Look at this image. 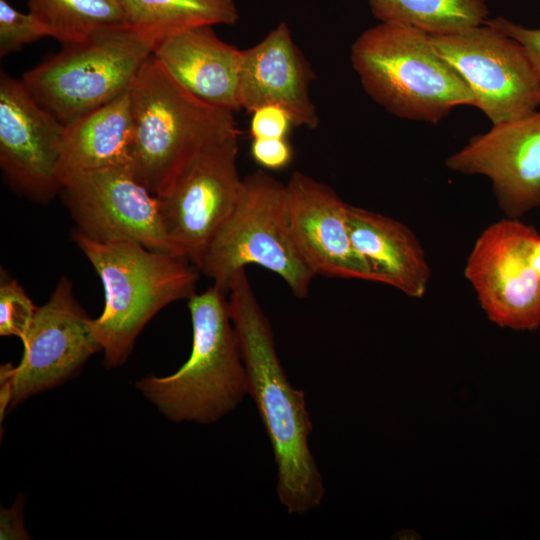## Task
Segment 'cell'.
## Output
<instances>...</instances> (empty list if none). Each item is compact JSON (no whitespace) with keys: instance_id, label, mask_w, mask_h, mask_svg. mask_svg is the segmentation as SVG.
I'll return each mask as SVG.
<instances>
[{"instance_id":"obj_1","label":"cell","mask_w":540,"mask_h":540,"mask_svg":"<svg viewBox=\"0 0 540 540\" xmlns=\"http://www.w3.org/2000/svg\"><path fill=\"white\" fill-rule=\"evenodd\" d=\"M229 312L253 399L270 441L276 465V493L291 515L317 508L325 494L322 475L310 450L313 423L305 393L289 381L279 360L272 327L245 269L230 285Z\"/></svg>"},{"instance_id":"obj_2","label":"cell","mask_w":540,"mask_h":540,"mask_svg":"<svg viewBox=\"0 0 540 540\" xmlns=\"http://www.w3.org/2000/svg\"><path fill=\"white\" fill-rule=\"evenodd\" d=\"M133 123L130 169L158 195L201 150L239 136L234 112L182 87L151 55L129 89Z\"/></svg>"},{"instance_id":"obj_3","label":"cell","mask_w":540,"mask_h":540,"mask_svg":"<svg viewBox=\"0 0 540 540\" xmlns=\"http://www.w3.org/2000/svg\"><path fill=\"white\" fill-rule=\"evenodd\" d=\"M72 237L102 281L104 308L92 328L105 366L118 367L156 313L196 293L200 271L183 258L136 243L98 242L76 231Z\"/></svg>"},{"instance_id":"obj_4","label":"cell","mask_w":540,"mask_h":540,"mask_svg":"<svg viewBox=\"0 0 540 540\" xmlns=\"http://www.w3.org/2000/svg\"><path fill=\"white\" fill-rule=\"evenodd\" d=\"M227 293L212 284L188 299L192 350L172 375L148 376L138 390L169 420L212 424L248 394L247 374L231 320Z\"/></svg>"},{"instance_id":"obj_5","label":"cell","mask_w":540,"mask_h":540,"mask_svg":"<svg viewBox=\"0 0 540 540\" xmlns=\"http://www.w3.org/2000/svg\"><path fill=\"white\" fill-rule=\"evenodd\" d=\"M351 63L366 93L390 113L436 124L475 98L458 72L415 28L384 23L363 32Z\"/></svg>"},{"instance_id":"obj_6","label":"cell","mask_w":540,"mask_h":540,"mask_svg":"<svg viewBox=\"0 0 540 540\" xmlns=\"http://www.w3.org/2000/svg\"><path fill=\"white\" fill-rule=\"evenodd\" d=\"M153 46L126 24L99 29L27 71L21 81L61 124L129 91Z\"/></svg>"},{"instance_id":"obj_7","label":"cell","mask_w":540,"mask_h":540,"mask_svg":"<svg viewBox=\"0 0 540 540\" xmlns=\"http://www.w3.org/2000/svg\"><path fill=\"white\" fill-rule=\"evenodd\" d=\"M251 264L277 274L298 298L308 297L316 276L292 239L285 184L261 170L243 179L241 197L198 270L228 293L236 273Z\"/></svg>"},{"instance_id":"obj_8","label":"cell","mask_w":540,"mask_h":540,"mask_svg":"<svg viewBox=\"0 0 540 540\" xmlns=\"http://www.w3.org/2000/svg\"><path fill=\"white\" fill-rule=\"evenodd\" d=\"M238 149V136L212 143L156 195L170 241L180 257L197 268L241 197Z\"/></svg>"},{"instance_id":"obj_9","label":"cell","mask_w":540,"mask_h":540,"mask_svg":"<svg viewBox=\"0 0 540 540\" xmlns=\"http://www.w3.org/2000/svg\"><path fill=\"white\" fill-rule=\"evenodd\" d=\"M23 356L17 366H1V420L30 396L51 389L73 376L102 347L92 319L75 300L72 285L62 277L49 300L37 307L21 339Z\"/></svg>"},{"instance_id":"obj_10","label":"cell","mask_w":540,"mask_h":540,"mask_svg":"<svg viewBox=\"0 0 540 540\" xmlns=\"http://www.w3.org/2000/svg\"><path fill=\"white\" fill-rule=\"evenodd\" d=\"M61 183L74 231L98 242H131L180 257L166 233L157 197L129 165L68 174Z\"/></svg>"},{"instance_id":"obj_11","label":"cell","mask_w":540,"mask_h":540,"mask_svg":"<svg viewBox=\"0 0 540 540\" xmlns=\"http://www.w3.org/2000/svg\"><path fill=\"white\" fill-rule=\"evenodd\" d=\"M429 38L470 88L475 107L493 124L530 114L540 105L537 75L514 39L485 24Z\"/></svg>"},{"instance_id":"obj_12","label":"cell","mask_w":540,"mask_h":540,"mask_svg":"<svg viewBox=\"0 0 540 540\" xmlns=\"http://www.w3.org/2000/svg\"><path fill=\"white\" fill-rule=\"evenodd\" d=\"M539 234L517 219L488 226L476 239L464 275L488 318L500 327L540 326V278L531 254Z\"/></svg>"},{"instance_id":"obj_13","label":"cell","mask_w":540,"mask_h":540,"mask_svg":"<svg viewBox=\"0 0 540 540\" xmlns=\"http://www.w3.org/2000/svg\"><path fill=\"white\" fill-rule=\"evenodd\" d=\"M64 125L43 109L21 80L0 74V167L19 194L46 202L60 194Z\"/></svg>"},{"instance_id":"obj_14","label":"cell","mask_w":540,"mask_h":540,"mask_svg":"<svg viewBox=\"0 0 540 540\" xmlns=\"http://www.w3.org/2000/svg\"><path fill=\"white\" fill-rule=\"evenodd\" d=\"M446 166L488 177L501 209L517 219L540 206V112L493 124L450 155Z\"/></svg>"},{"instance_id":"obj_15","label":"cell","mask_w":540,"mask_h":540,"mask_svg":"<svg viewBox=\"0 0 540 540\" xmlns=\"http://www.w3.org/2000/svg\"><path fill=\"white\" fill-rule=\"evenodd\" d=\"M292 239L317 276L373 281L356 251L348 224V205L333 189L295 171L285 184Z\"/></svg>"},{"instance_id":"obj_16","label":"cell","mask_w":540,"mask_h":540,"mask_svg":"<svg viewBox=\"0 0 540 540\" xmlns=\"http://www.w3.org/2000/svg\"><path fill=\"white\" fill-rule=\"evenodd\" d=\"M314 78L288 25L281 22L258 44L243 50L238 84L240 108L252 113L265 105H277L288 113L292 124L316 129L319 117L309 95Z\"/></svg>"},{"instance_id":"obj_17","label":"cell","mask_w":540,"mask_h":540,"mask_svg":"<svg viewBox=\"0 0 540 540\" xmlns=\"http://www.w3.org/2000/svg\"><path fill=\"white\" fill-rule=\"evenodd\" d=\"M243 50L219 39L212 26L174 33L153 49L152 55L187 91L200 100L233 112L238 102Z\"/></svg>"},{"instance_id":"obj_18","label":"cell","mask_w":540,"mask_h":540,"mask_svg":"<svg viewBox=\"0 0 540 540\" xmlns=\"http://www.w3.org/2000/svg\"><path fill=\"white\" fill-rule=\"evenodd\" d=\"M352 243L368 265L374 282L422 298L430 279L423 248L403 223L386 215L348 205Z\"/></svg>"},{"instance_id":"obj_19","label":"cell","mask_w":540,"mask_h":540,"mask_svg":"<svg viewBox=\"0 0 540 540\" xmlns=\"http://www.w3.org/2000/svg\"><path fill=\"white\" fill-rule=\"evenodd\" d=\"M132 138L127 91L64 125L58 165L60 180L72 173L129 165Z\"/></svg>"},{"instance_id":"obj_20","label":"cell","mask_w":540,"mask_h":540,"mask_svg":"<svg viewBox=\"0 0 540 540\" xmlns=\"http://www.w3.org/2000/svg\"><path fill=\"white\" fill-rule=\"evenodd\" d=\"M124 23L154 47L166 37L198 26L235 24V0H119Z\"/></svg>"},{"instance_id":"obj_21","label":"cell","mask_w":540,"mask_h":540,"mask_svg":"<svg viewBox=\"0 0 540 540\" xmlns=\"http://www.w3.org/2000/svg\"><path fill=\"white\" fill-rule=\"evenodd\" d=\"M372 14L384 23L415 28L428 35H448L483 25L485 0H370Z\"/></svg>"},{"instance_id":"obj_22","label":"cell","mask_w":540,"mask_h":540,"mask_svg":"<svg viewBox=\"0 0 540 540\" xmlns=\"http://www.w3.org/2000/svg\"><path fill=\"white\" fill-rule=\"evenodd\" d=\"M29 13L61 44L125 24L119 0H28Z\"/></svg>"},{"instance_id":"obj_23","label":"cell","mask_w":540,"mask_h":540,"mask_svg":"<svg viewBox=\"0 0 540 540\" xmlns=\"http://www.w3.org/2000/svg\"><path fill=\"white\" fill-rule=\"evenodd\" d=\"M43 37H48L46 30L30 13H21L6 0H0L1 57Z\"/></svg>"},{"instance_id":"obj_24","label":"cell","mask_w":540,"mask_h":540,"mask_svg":"<svg viewBox=\"0 0 540 540\" xmlns=\"http://www.w3.org/2000/svg\"><path fill=\"white\" fill-rule=\"evenodd\" d=\"M37 307L15 280L0 287V335L22 339L29 329Z\"/></svg>"},{"instance_id":"obj_25","label":"cell","mask_w":540,"mask_h":540,"mask_svg":"<svg viewBox=\"0 0 540 540\" xmlns=\"http://www.w3.org/2000/svg\"><path fill=\"white\" fill-rule=\"evenodd\" d=\"M484 24L514 39L523 47L540 84V28H526L503 17L487 19Z\"/></svg>"},{"instance_id":"obj_26","label":"cell","mask_w":540,"mask_h":540,"mask_svg":"<svg viewBox=\"0 0 540 540\" xmlns=\"http://www.w3.org/2000/svg\"><path fill=\"white\" fill-rule=\"evenodd\" d=\"M291 118L277 105H265L252 112L250 133L253 139L285 138Z\"/></svg>"},{"instance_id":"obj_27","label":"cell","mask_w":540,"mask_h":540,"mask_svg":"<svg viewBox=\"0 0 540 540\" xmlns=\"http://www.w3.org/2000/svg\"><path fill=\"white\" fill-rule=\"evenodd\" d=\"M251 154L254 160L268 169H280L292 159V149L286 138L253 139Z\"/></svg>"},{"instance_id":"obj_28","label":"cell","mask_w":540,"mask_h":540,"mask_svg":"<svg viewBox=\"0 0 540 540\" xmlns=\"http://www.w3.org/2000/svg\"><path fill=\"white\" fill-rule=\"evenodd\" d=\"M20 500V498H19ZM16 501L10 509H1L0 539H29L22 521V502Z\"/></svg>"},{"instance_id":"obj_29","label":"cell","mask_w":540,"mask_h":540,"mask_svg":"<svg viewBox=\"0 0 540 540\" xmlns=\"http://www.w3.org/2000/svg\"><path fill=\"white\" fill-rule=\"evenodd\" d=\"M531 262L532 266L535 269L537 275L540 278V235L533 247L532 254H531Z\"/></svg>"}]
</instances>
